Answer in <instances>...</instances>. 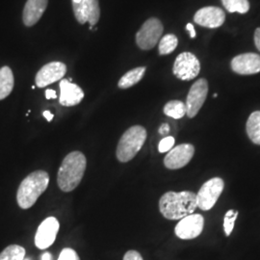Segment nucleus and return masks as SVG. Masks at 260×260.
I'll return each instance as SVG.
<instances>
[{"label":"nucleus","mask_w":260,"mask_h":260,"mask_svg":"<svg viewBox=\"0 0 260 260\" xmlns=\"http://www.w3.org/2000/svg\"><path fill=\"white\" fill-rule=\"evenodd\" d=\"M169 131H170V126L167 123H163L159 128V133L161 135H166Z\"/></svg>","instance_id":"nucleus-31"},{"label":"nucleus","mask_w":260,"mask_h":260,"mask_svg":"<svg viewBox=\"0 0 260 260\" xmlns=\"http://www.w3.org/2000/svg\"><path fill=\"white\" fill-rule=\"evenodd\" d=\"M222 3L230 13L246 14L250 10L249 0H222Z\"/></svg>","instance_id":"nucleus-23"},{"label":"nucleus","mask_w":260,"mask_h":260,"mask_svg":"<svg viewBox=\"0 0 260 260\" xmlns=\"http://www.w3.org/2000/svg\"><path fill=\"white\" fill-rule=\"evenodd\" d=\"M201 72V63L199 59L191 52H183L177 56L173 73L178 79L189 81L196 78Z\"/></svg>","instance_id":"nucleus-7"},{"label":"nucleus","mask_w":260,"mask_h":260,"mask_svg":"<svg viewBox=\"0 0 260 260\" xmlns=\"http://www.w3.org/2000/svg\"><path fill=\"white\" fill-rule=\"evenodd\" d=\"M46 98H47V100H53V99H56L57 98V94H56V92L54 90H50V89H48L46 91Z\"/></svg>","instance_id":"nucleus-32"},{"label":"nucleus","mask_w":260,"mask_h":260,"mask_svg":"<svg viewBox=\"0 0 260 260\" xmlns=\"http://www.w3.org/2000/svg\"><path fill=\"white\" fill-rule=\"evenodd\" d=\"M186 29L188 30V32H189V34H190V37L194 38L196 37V30L195 28H194V25L192 24V23H188L187 25H186Z\"/></svg>","instance_id":"nucleus-30"},{"label":"nucleus","mask_w":260,"mask_h":260,"mask_svg":"<svg viewBox=\"0 0 260 260\" xmlns=\"http://www.w3.org/2000/svg\"><path fill=\"white\" fill-rule=\"evenodd\" d=\"M15 79L12 70L5 66L0 69V101L6 99L12 93Z\"/></svg>","instance_id":"nucleus-17"},{"label":"nucleus","mask_w":260,"mask_h":260,"mask_svg":"<svg viewBox=\"0 0 260 260\" xmlns=\"http://www.w3.org/2000/svg\"><path fill=\"white\" fill-rule=\"evenodd\" d=\"M67 74V66L62 62H50L44 66L36 75V86L45 88L50 84L61 80Z\"/></svg>","instance_id":"nucleus-12"},{"label":"nucleus","mask_w":260,"mask_h":260,"mask_svg":"<svg viewBox=\"0 0 260 260\" xmlns=\"http://www.w3.org/2000/svg\"><path fill=\"white\" fill-rule=\"evenodd\" d=\"M246 129L251 142L255 145H260V111L251 113L247 121Z\"/></svg>","instance_id":"nucleus-19"},{"label":"nucleus","mask_w":260,"mask_h":260,"mask_svg":"<svg viewBox=\"0 0 260 260\" xmlns=\"http://www.w3.org/2000/svg\"><path fill=\"white\" fill-rule=\"evenodd\" d=\"M44 117L47 119V121H51L53 120L54 115H53V114H51L50 111H45L44 112Z\"/></svg>","instance_id":"nucleus-33"},{"label":"nucleus","mask_w":260,"mask_h":260,"mask_svg":"<svg viewBox=\"0 0 260 260\" xmlns=\"http://www.w3.org/2000/svg\"><path fill=\"white\" fill-rule=\"evenodd\" d=\"M197 207V195L190 191L167 192L159 201V210L168 220H181L194 213Z\"/></svg>","instance_id":"nucleus-1"},{"label":"nucleus","mask_w":260,"mask_h":260,"mask_svg":"<svg viewBox=\"0 0 260 260\" xmlns=\"http://www.w3.org/2000/svg\"><path fill=\"white\" fill-rule=\"evenodd\" d=\"M164 114L173 119H181L186 115L185 103L180 101H171L164 106Z\"/></svg>","instance_id":"nucleus-20"},{"label":"nucleus","mask_w":260,"mask_h":260,"mask_svg":"<svg viewBox=\"0 0 260 260\" xmlns=\"http://www.w3.org/2000/svg\"><path fill=\"white\" fill-rule=\"evenodd\" d=\"M224 183L220 177H214L206 181L197 195L198 207L202 210H210L216 205L218 199L223 193Z\"/></svg>","instance_id":"nucleus-6"},{"label":"nucleus","mask_w":260,"mask_h":260,"mask_svg":"<svg viewBox=\"0 0 260 260\" xmlns=\"http://www.w3.org/2000/svg\"><path fill=\"white\" fill-rule=\"evenodd\" d=\"M145 73H146L145 67H139L131 70L121 77L118 83V87L120 89H128L130 87L140 82L144 77Z\"/></svg>","instance_id":"nucleus-18"},{"label":"nucleus","mask_w":260,"mask_h":260,"mask_svg":"<svg viewBox=\"0 0 260 260\" xmlns=\"http://www.w3.org/2000/svg\"><path fill=\"white\" fill-rule=\"evenodd\" d=\"M87 22L91 24V26L95 25L101 18V8L99 0H89L88 8H87Z\"/></svg>","instance_id":"nucleus-24"},{"label":"nucleus","mask_w":260,"mask_h":260,"mask_svg":"<svg viewBox=\"0 0 260 260\" xmlns=\"http://www.w3.org/2000/svg\"><path fill=\"white\" fill-rule=\"evenodd\" d=\"M86 167L87 160L82 152L73 151L66 155L57 175L60 190L65 193L74 191L81 182Z\"/></svg>","instance_id":"nucleus-2"},{"label":"nucleus","mask_w":260,"mask_h":260,"mask_svg":"<svg viewBox=\"0 0 260 260\" xmlns=\"http://www.w3.org/2000/svg\"><path fill=\"white\" fill-rule=\"evenodd\" d=\"M48 0H27L22 13V20L25 26L35 25L47 10Z\"/></svg>","instance_id":"nucleus-16"},{"label":"nucleus","mask_w":260,"mask_h":260,"mask_svg":"<svg viewBox=\"0 0 260 260\" xmlns=\"http://www.w3.org/2000/svg\"><path fill=\"white\" fill-rule=\"evenodd\" d=\"M195 148L191 144H181L171 149L164 158V165L169 170L185 167L194 156Z\"/></svg>","instance_id":"nucleus-11"},{"label":"nucleus","mask_w":260,"mask_h":260,"mask_svg":"<svg viewBox=\"0 0 260 260\" xmlns=\"http://www.w3.org/2000/svg\"><path fill=\"white\" fill-rule=\"evenodd\" d=\"M23 260H24V259H23ZM25 260H30V259H25Z\"/></svg>","instance_id":"nucleus-35"},{"label":"nucleus","mask_w":260,"mask_h":260,"mask_svg":"<svg viewBox=\"0 0 260 260\" xmlns=\"http://www.w3.org/2000/svg\"><path fill=\"white\" fill-rule=\"evenodd\" d=\"M25 249L19 245H10L0 253V260H23Z\"/></svg>","instance_id":"nucleus-21"},{"label":"nucleus","mask_w":260,"mask_h":260,"mask_svg":"<svg viewBox=\"0 0 260 260\" xmlns=\"http://www.w3.org/2000/svg\"><path fill=\"white\" fill-rule=\"evenodd\" d=\"M225 14L223 10L215 6H208L199 10L194 16V20L201 26L217 28L223 25Z\"/></svg>","instance_id":"nucleus-13"},{"label":"nucleus","mask_w":260,"mask_h":260,"mask_svg":"<svg viewBox=\"0 0 260 260\" xmlns=\"http://www.w3.org/2000/svg\"><path fill=\"white\" fill-rule=\"evenodd\" d=\"M238 216V211H234L233 209L229 210L223 218V230L226 236H230L233 233L234 225H235V221Z\"/></svg>","instance_id":"nucleus-25"},{"label":"nucleus","mask_w":260,"mask_h":260,"mask_svg":"<svg viewBox=\"0 0 260 260\" xmlns=\"http://www.w3.org/2000/svg\"><path fill=\"white\" fill-rule=\"evenodd\" d=\"M254 44L256 48L260 51V28H257L254 32Z\"/></svg>","instance_id":"nucleus-29"},{"label":"nucleus","mask_w":260,"mask_h":260,"mask_svg":"<svg viewBox=\"0 0 260 260\" xmlns=\"http://www.w3.org/2000/svg\"><path fill=\"white\" fill-rule=\"evenodd\" d=\"M123 260H144L139 252L134 250L128 251L123 256Z\"/></svg>","instance_id":"nucleus-28"},{"label":"nucleus","mask_w":260,"mask_h":260,"mask_svg":"<svg viewBox=\"0 0 260 260\" xmlns=\"http://www.w3.org/2000/svg\"><path fill=\"white\" fill-rule=\"evenodd\" d=\"M204 226L205 219L203 215L191 214L180 220L175 229V233L177 237L182 240H191L201 235Z\"/></svg>","instance_id":"nucleus-9"},{"label":"nucleus","mask_w":260,"mask_h":260,"mask_svg":"<svg viewBox=\"0 0 260 260\" xmlns=\"http://www.w3.org/2000/svg\"><path fill=\"white\" fill-rule=\"evenodd\" d=\"M163 24L156 19H149L136 34V43L137 46L143 50H149L155 47L163 34Z\"/></svg>","instance_id":"nucleus-5"},{"label":"nucleus","mask_w":260,"mask_h":260,"mask_svg":"<svg viewBox=\"0 0 260 260\" xmlns=\"http://www.w3.org/2000/svg\"><path fill=\"white\" fill-rule=\"evenodd\" d=\"M42 260H51V254L49 252H46L43 254Z\"/></svg>","instance_id":"nucleus-34"},{"label":"nucleus","mask_w":260,"mask_h":260,"mask_svg":"<svg viewBox=\"0 0 260 260\" xmlns=\"http://www.w3.org/2000/svg\"><path fill=\"white\" fill-rule=\"evenodd\" d=\"M178 44L177 36L174 34H168L160 40L158 50L160 55H167L176 50Z\"/></svg>","instance_id":"nucleus-22"},{"label":"nucleus","mask_w":260,"mask_h":260,"mask_svg":"<svg viewBox=\"0 0 260 260\" xmlns=\"http://www.w3.org/2000/svg\"><path fill=\"white\" fill-rule=\"evenodd\" d=\"M60 229V223L55 217H48L38 228L35 235V245L40 250H46L54 242Z\"/></svg>","instance_id":"nucleus-10"},{"label":"nucleus","mask_w":260,"mask_h":260,"mask_svg":"<svg viewBox=\"0 0 260 260\" xmlns=\"http://www.w3.org/2000/svg\"><path fill=\"white\" fill-rule=\"evenodd\" d=\"M208 93V83L201 78L192 85L186 100V115L192 119L197 116L205 103Z\"/></svg>","instance_id":"nucleus-8"},{"label":"nucleus","mask_w":260,"mask_h":260,"mask_svg":"<svg viewBox=\"0 0 260 260\" xmlns=\"http://www.w3.org/2000/svg\"><path fill=\"white\" fill-rule=\"evenodd\" d=\"M233 72L241 75H255L260 73V55L244 53L234 57L232 61Z\"/></svg>","instance_id":"nucleus-14"},{"label":"nucleus","mask_w":260,"mask_h":260,"mask_svg":"<svg viewBox=\"0 0 260 260\" xmlns=\"http://www.w3.org/2000/svg\"><path fill=\"white\" fill-rule=\"evenodd\" d=\"M147 130L141 125H134L126 130L118 143L116 155L121 163L129 162L137 155L147 140Z\"/></svg>","instance_id":"nucleus-4"},{"label":"nucleus","mask_w":260,"mask_h":260,"mask_svg":"<svg viewBox=\"0 0 260 260\" xmlns=\"http://www.w3.org/2000/svg\"><path fill=\"white\" fill-rule=\"evenodd\" d=\"M174 145H175V138L172 136H168L160 141V143L158 145V150L161 153L168 152L172 149Z\"/></svg>","instance_id":"nucleus-26"},{"label":"nucleus","mask_w":260,"mask_h":260,"mask_svg":"<svg viewBox=\"0 0 260 260\" xmlns=\"http://www.w3.org/2000/svg\"><path fill=\"white\" fill-rule=\"evenodd\" d=\"M60 99L59 103L66 107L75 106L82 102L84 99L83 90L69 79H62L60 81Z\"/></svg>","instance_id":"nucleus-15"},{"label":"nucleus","mask_w":260,"mask_h":260,"mask_svg":"<svg viewBox=\"0 0 260 260\" xmlns=\"http://www.w3.org/2000/svg\"><path fill=\"white\" fill-rule=\"evenodd\" d=\"M49 175L46 171H35L25 177L18 189L17 202L21 209H29L36 204L38 199L47 190Z\"/></svg>","instance_id":"nucleus-3"},{"label":"nucleus","mask_w":260,"mask_h":260,"mask_svg":"<svg viewBox=\"0 0 260 260\" xmlns=\"http://www.w3.org/2000/svg\"><path fill=\"white\" fill-rule=\"evenodd\" d=\"M58 260H80L79 255L77 254V252L71 248H65L63 249Z\"/></svg>","instance_id":"nucleus-27"}]
</instances>
